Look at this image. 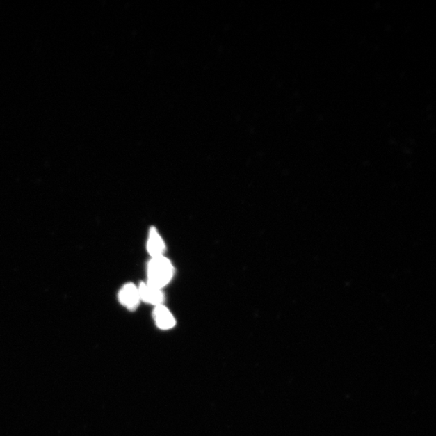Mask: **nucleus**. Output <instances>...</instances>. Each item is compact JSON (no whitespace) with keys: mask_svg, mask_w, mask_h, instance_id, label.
I'll return each instance as SVG.
<instances>
[{"mask_svg":"<svg viewBox=\"0 0 436 436\" xmlns=\"http://www.w3.org/2000/svg\"><path fill=\"white\" fill-rule=\"evenodd\" d=\"M174 268L172 262L164 257L152 258L148 264V284L162 289L172 280Z\"/></svg>","mask_w":436,"mask_h":436,"instance_id":"nucleus-1","label":"nucleus"},{"mask_svg":"<svg viewBox=\"0 0 436 436\" xmlns=\"http://www.w3.org/2000/svg\"><path fill=\"white\" fill-rule=\"evenodd\" d=\"M118 298L120 302L130 310L136 309L141 302L138 288L131 283L124 285L120 290Z\"/></svg>","mask_w":436,"mask_h":436,"instance_id":"nucleus-2","label":"nucleus"},{"mask_svg":"<svg viewBox=\"0 0 436 436\" xmlns=\"http://www.w3.org/2000/svg\"><path fill=\"white\" fill-rule=\"evenodd\" d=\"M138 292L140 299L143 302L156 305H163L164 294L162 289L152 286L148 283H142L139 285Z\"/></svg>","mask_w":436,"mask_h":436,"instance_id":"nucleus-3","label":"nucleus"},{"mask_svg":"<svg viewBox=\"0 0 436 436\" xmlns=\"http://www.w3.org/2000/svg\"><path fill=\"white\" fill-rule=\"evenodd\" d=\"M147 250L152 258L163 257V253L166 250L163 239L154 227L150 228V230Z\"/></svg>","mask_w":436,"mask_h":436,"instance_id":"nucleus-4","label":"nucleus"},{"mask_svg":"<svg viewBox=\"0 0 436 436\" xmlns=\"http://www.w3.org/2000/svg\"><path fill=\"white\" fill-rule=\"evenodd\" d=\"M154 318L157 327L160 329L169 330L175 327V320L173 315L163 305H159L155 307Z\"/></svg>","mask_w":436,"mask_h":436,"instance_id":"nucleus-5","label":"nucleus"}]
</instances>
